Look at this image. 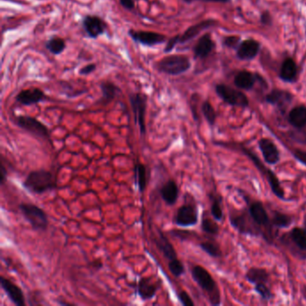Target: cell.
I'll return each mask as SVG.
<instances>
[{"instance_id": "c3c4849f", "label": "cell", "mask_w": 306, "mask_h": 306, "mask_svg": "<svg viewBox=\"0 0 306 306\" xmlns=\"http://www.w3.org/2000/svg\"><path fill=\"white\" fill-rule=\"evenodd\" d=\"M203 2H213V3H222V4H227L229 3L231 0H201Z\"/></svg>"}, {"instance_id": "5b68a950", "label": "cell", "mask_w": 306, "mask_h": 306, "mask_svg": "<svg viewBox=\"0 0 306 306\" xmlns=\"http://www.w3.org/2000/svg\"><path fill=\"white\" fill-rule=\"evenodd\" d=\"M129 103L134 115L136 125L138 126L139 132L142 136L147 133L146 125V115H147V97L146 93L143 92H131L129 95Z\"/></svg>"}, {"instance_id": "7dc6e473", "label": "cell", "mask_w": 306, "mask_h": 306, "mask_svg": "<svg viewBox=\"0 0 306 306\" xmlns=\"http://www.w3.org/2000/svg\"><path fill=\"white\" fill-rule=\"evenodd\" d=\"M91 265H92V268L96 270H101L102 267H103V263H102V260H93L92 262H91Z\"/></svg>"}, {"instance_id": "d6a6232c", "label": "cell", "mask_w": 306, "mask_h": 306, "mask_svg": "<svg viewBox=\"0 0 306 306\" xmlns=\"http://www.w3.org/2000/svg\"><path fill=\"white\" fill-rule=\"evenodd\" d=\"M231 225L237 229L241 233H254L250 227L247 226V219L244 215L231 217Z\"/></svg>"}, {"instance_id": "4dcf8cb0", "label": "cell", "mask_w": 306, "mask_h": 306, "mask_svg": "<svg viewBox=\"0 0 306 306\" xmlns=\"http://www.w3.org/2000/svg\"><path fill=\"white\" fill-rule=\"evenodd\" d=\"M272 224L274 227H277V228H287V227L291 226L292 218L288 214L276 211V212H274V214H273Z\"/></svg>"}, {"instance_id": "7bdbcfd3", "label": "cell", "mask_w": 306, "mask_h": 306, "mask_svg": "<svg viewBox=\"0 0 306 306\" xmlns=\"http://www.w3.org/2000/svg\"><path fill=\"white\" fill-rule=\"evenodd\" d=\"M272 22H273V18H272V15L269 11H264L261 13L260 15V23L263 25L266 26H270L272 25Z\"/></svg>"}, {"instance_id": "ac0fdd59", "label": "cell", "mask_w": 306, "mask_h": 306, "mask_svg": "<svg viewBox=\"0 0 306 306\" xmlns=\"http://www.w3.org/2000/svg\"><path fill=\"white\" fill-rule=\"evenodd\" d=\"M293 99L294 96L291 92L280 89H273L265 97L268 104L276 106L280 110H286L288 105L292 103Z\"/></svg>"}, {"instance_id": "d6986e66", "label": "cell", "mask_w": 306, "mask_h": 306, "mask_svg": "<svg viewBox=\"0 0 306 306\" xmlns=\"http://www.w3.org/2000/svg\"><path fill=\"white\" fill-rule=\"evenodd\" d=\"M214 47L215 45L211 35L209 33L203 34L202 36L199 37L196 45L193 48V54L195 59L205 60L212 53Z\"/></svg>"}, {"instance_id": "1f68e13d", "label": "cell", "mask_w": 306, "mask_h": 306, "mask_svg": "<svg viewBox=\"0 0 306 306\" xmlns=\"http://www.w3.org/2000/svg\"><path fill=\"white\" fill-rule=\"evenodd\" d=\"M201 111L203 116L205 117L206 121L208 122L210 126H214L216 121V112L214 110L213 105L210 104L208 101L203 102L201 105Z\"/></svg>"}, {"instance_id": "8992f818", "label": "cell", "mask_w": 306, "mask_h": 306, "mask_svg": "<svg viewBox=\"0 0 306 306\" xmlns=\"http://www.w3.org/2000/svg\"><path fill=\"white\" fill-rule=\"evenodd\" d=\"M242 150L253 162L254 166L257 167L264 177L267 179L268 183L270 184V189L272 190V192L274 193V195L275 197H277L279 199L285 200L286 199H285V191H284V189L282 188L281 184H280L277 176L275 175V172L271 171L268 167L264 166L257 155L255 153H252L248 148L243 147H242Z\"/></svg>"}, {"instance_id": "484cf974", "label": "cell", "mask_w": 306, "mask_h": 306, "mask_svg": "<svg viewBox=\"0 0 306 306\" xmlns=\"http://www.w3.org/2000/svg\"><path fill=\"white\" fill-rule=\"evenodd\" d=\"M249 212L252 220L259 226H266L269 224L270 217L262 203L260 201L252 203L249 208Z\"/></svg>"}, {"instance_id": "9a60e30c", "label": "cell", "mask_w": 306, "mask_h": 306, "mask_svg": "<svg viewBox=\"0 0 306 306\" xmlns=\"http://www.w3.org/2000/svg\"><path fill=\"white\" fill-rule=\"evenodd\" d=\"M260 150L263 155L266 163L270 165H275L280 160V152L275 143L270 138H263L259 141Z\"/></svg>"}, {"instance_id": "7a4b0ae2", "label": "cell", "mask_w": 306, "mask_h": 306, "mask_svg": "<svg viewBox=\"0 0 306 306\" xmlns=\"http://www.w3.org/2000/svg\"><path fill=\"white\" fill-rule=\"evenodd\" d=\"M154 68L160 73L176 76L189 71L191 68V62L187 56L171 54L155 62Z\"/></svg>"}, {"instance_id": "7c38bea8", "label": "cell", "mask_w": 306, "mask_h": 306, "mask_svg": "<svg viewBox=\"0 0 306 306\" xmlns=\"http://www.w3.org/2000/svg\"><path fill=\"white\" fill-rule=\"evenodd\" d=\"M0 285L14 305L16 306H26L25 294L17 285L4 276L0 277Z\"/></svg>"}, {"instance_id": "8fae6325", "label": "cell", "mask_w": 306, "mask_h": 306, "mask_svg": "<svg viewBox=\"0 0 306 306\" xmlns=\"http://www.w3.org/2000/svg\"><path fill=\"white\" fill-rule=\"evenodd\" d=\"M128 33L135 43H140L141 45L148 47L162 44L168 41L166 35L156 31H137L134 29H130Z\"/></svg>"}, {"instance_id": "d590c367", "label": "cell", "mask_w": 306, "mask_h": 306, "mask_svg": "<svg viewBox=\"0 0 306 306\" xmlns=\"http://www.w3.org/2000/svg\"><path fill=\"white\" fill-rule=\"evenodd\" d=\"M168 268H169L170 272L175 277H180L181 275H184V273H185L184 265L180 260H178L177 258L173 259L171 260H169Z\"/></svg>"}, {"instance_id": "f1b7e54d", "label": "cell", "mask_w": 306, "mask_h": 306, "mask_svg": "<svg viewBox=\"0 0 306 306\" xmlns=\"http://www.w3.org/2000/svg\"><path fill=\"white\" fill-rule=\"evenodd\" d=\"M45 48L53 55H60L67 48V44L64 39L60 36H51L45 43Z\"/></svg>"}, {"instance_id": "836d02e7", "label": "cell", "mask_w": 306, "mask_h": 306, "mask_svg": "<svg viewBox=\"0 0 306 306\" xmlns=\"http://www.w3.org/2000/svg\"><path fill=\"white\" fill-rule=\"evenodd\" d=\"M199 247L210 257L218 258L222 254L219 246L213 242H203L199 245Z\"/></svg>"}, {"instance_id": "d4e9b609", "label": "cell", "mask_w": 306, "mask_h": 306, "mask_svg": "<svg viewBox=\"0 0 306 306\" xmlns=\"http://www.w3.org/2000/svg\"><path fill=\"white\" fill-rule=\"evenodd\" d=\"M155 245L168 260H171L177 258V252L175 251L173 245H171L169 239L166 237V234L161 231H159L158 237L155 239Z\"/></svg>"}, {"instance_id": "74e56055", "label": "cell", "mask_w": 306, "mask_h": 306, "mask_svg": "<svg viewBox=\"0 0 306 306\" xmlns=\"http://www.w3.org/2000/svg\"><path fill=\"white\" fill-rule=\"evenodd\" d=\"M255 291L257 292V294H260V296L265 301H270L273 294L271 293L270 288L267 287L266 283H259L255 285Z\"/></svg>"}, {"instance_id": "ba28073f", "label": "cell", "mask_w": 306, "mask_h": 306, "mask_svg": "<svg viewBox=\"0 0 306 306\" xmlns=\"http://www.w3.org/2000/svg\"><path fill=\"white\" fill-rule=\"evenodd\" d=\"M214 90L218 97H220L226 104L241 108H247L249 106V99L245 92L225 84L216 85Z\"/></svg>"}, {"instance_id": "f546056e", "label": "cell", "mask_w": 306, "mask_h": 306, "mask_svg": "<svg viewBox=\"0 0 306 306\" xmlns=\"http://www.w3.org/2000/svg\"><path fill=\"white\" fill-rule=\"evenodd\" d=\"M290 236L296 245L302 251H306V229L300 227H294L292 229Z\"/></svg>"}, {"instance_id": "277c9868", "label": "cell", "mask_w": 306, "mask_h": 306, "mask_svg": "<svg viewBox=\"0 0 306 306\" xmlns=\"http://www.w3.org/2000/svg\"><path fill=\"white\" fill-rule=\"evenodd\" d=\"M19 209L31 228L35 231H45L49 227V217L45 211L31 203H22Z\"/></svg>"}, {"instance_id": "7402d4cb", "label": "cell", "mask_w": 306, "mask_h": 306, "mask_svg": "<svg viewBox=\"0 0 306 306\" xmlns=\"http://www.w3.org/2000/svg\"><path fill=\"white\" fill-rule=\"evenodd\" d=\"M160 195L168 206H173L179 198V187L174 180H168L160 189Z\"/></svg>"}, {"instance_id": "5bb4252c", "label": "cell", "mask_w": 306, "mask_h": 306, "mask_svg": "<svg viewBox=\"0 0 306 306\" xmlns=\"http://www.w3.org/2000/svg\"><path fill=\"white\" fill-rule=\"evenodd\" d=\"M260 47V43L254 39L245 40L236 49V55L241 61H252L259 54Z\"/></svg>"}, {"instance_id": "f35d334b", "label": "cell", "mask_w": 306, "mask_h": 306, "mask_svg": "<svg viewBox=\"0 0 306 306\" xmlns=\"http://www.w3.org/2000/svg\"><path fill=\"white\" fill-rule=\"evenodd\" d=\"M242 39L238 35H229V36L225 37L223 44L229 48V49H238L240 44L242 43Z\"/></svg>"}, {"instance_id": "3957f363", "label": "cell", "mask_w": 306, "mask_h": 306, "mask_svg": "<svg viewBox=\"0 0 306 306\" xmlns=\"http://www.w3.org/2000/svg\"><path fill=\"white\" fill-rule=\"evenodd\" d=\"M191 275L199 288L208 293L210 304L212 306H219L221 303L220 293L213 276L210 275L208 270L202 266L197 265L191 270Z\"/></svg>"}, {"instance_id": "b9f144b4", "label": "cell", "mask_w": 306, "mask_h": 306, "mask_svg": "<svg viewBox=\"0 0 306 306\" xmlns=\"http://www.w3.org/2000/svg\"><path fill=\"white\" fill-rule=\"evenodd\" d=\"M95 70H96V64L90 63V64H87L86 66H84L83 68H80L79 75H81V76H87V75H90L92 72H94Z\"/></svg>"}, {"instance_id": "9c48e42d", "label": "cell", "mask_w": 306, "mask_h": 306, "mask_svg": "<svg viewBox=\"0 0 306 306\" xmlns=\"http://www.w3.org/2000/svg\"><path fill=\"white\" fill-rule=\"evenodd\" d=\"M199 220V211L195 204L185 203L178 208L174 216L175 225L180 227H190L196 226Z\"/></svg>"}, {"instance_id": "e0dca14e", "label": "cell", "mask_w": 306, "mask_h": 306, "mask_svg": "<svg viewBox=\"0 0 306 306\" xmlns=\"http://www.w3.org/2000/svg\"><path fill=\"white\" fill-rule=\"evenodd\" d=\"M217 25V22L214 19H207L203 20L199 23H197L195 25L190 26L186 31H184L183 34H180V44H184L191 41L195 37L198 36L201 31L207 30L208 28Z\"/></svg>"}, {"instance_id": "4fadbf2b", "label": "cell", "mask_w": 306, "mask_h": 306, "mask_svg": "<svg viewBox=\"0 0 306 306\" xmlns=\"http://www.w3.org/2000/svg\"><path fill=\"white\" fill-rule=\"evenodd\" d=\"M47 99L45 92L38 87H31L29 89L22 90L16 94L15 101L25 106H31L40 104Z\"/></svg>"}, {"instance_id": "2e32d148", "label": "cell", "mask_w": 306, "mask_h": 306, "mask_svg": "<svg viewBox=\"0 0 306 306\" xmlns=\"http://www.w3.org/2000/svg\"><path fill=\"white\" fill-rule=\"evenodd\" d=\"M158 288V283L153 281L152 277H141L137 284V294L141 300H151L155 296Z\"/></svg>"}, {"instance_id": "bcb514c9", "label": "cell", "mask_w": 306, "mask_h": 306, "mask_svg": "<svg viewBox=\"0 0 306 306\" xmlns=\"http://www.w3.org/2000/svg\"><path fill=\"white\" fill-rule=\"evenodd\" d=\"M121 5L122 6L124 9L128 10V11H131L135 8V2L134 0H119Z\"/></svg>"}, {"instance_id": "6da1fadb", "label": "cell", "mask_w": 306, "mask_h": 306, "mask_svg": "<svg viewBox=\"0 0 306 306\" xmlns=\"http://www.w3.org/2000/svg\"><path fill=\"white\" fill-rule=\"evenodd\" d=\"M23 186L32 194H43L57 188L56 178L51 171L41 169L32 171L25 178Z\"/></svg>"}, {"instance_id": "30bf717a", "label": "cell", "mask_w": 306, "mask_h": 306, "mask_svg": "<svg viewBox=\"0 0 306 306\" xmlns=\"http://www.w3.org/2000/svg\"><path fill=\"white\" fill-rule=\"evenodd\" d=\"M82 27L87 36L91 39H97L106 32L108 25L98 15H86L82 20Z\"/></svg>"}, {"instance_id": "ffe728a7", "label": "cell", "mask_w": 306, "mask_h": 306, "mask_svg": "<svg viewBox=\"0 0 306 306\" xmlns=\"http://www.w3.org/2000/svg\"><path fill=\"white\" fill-rule=\"evenodd\" d=\"M258 73H252L248 70H241L234 76L233 84L241 90H251L258 82Z\"/></svg>"}, {"instance_id": "603a6c76", "label": "cell", "mask_w": 306, "mask_h": 306, "mask_svg": "<svg viewBox=\"0 0 306 306\" xmlns=\"http://www.w3.org/2000/svg\"><path fill=\"white\" fill-rule=\"evenodd\" d=\"M288 122L295 129H303L306 126V106L298 105L289 111Z\"/></svg>"}, {"instance_id": "8d00e7d4", "label": "cell", "mask_w": 306, "mask_h": 306, "mask_svg": "<svg viewBox=\"0 0 306 306\" xmlns=\"http://www.w3.org/2000/svg\"><path fill=\"white\" fill-rule=\"evenodd\" d=\"M211 199H212L211 214L213 215L215 220L221 221L223 219V214H224L222 206H221V199L213 197Z\"/></svg>"}, {"instance_id": "52a82bcc", "label": "cell", "mask_w": 306, "mask_h": 306, "mask_svg": "<svg viewBox=\"0 0 306 306\" xmlns=\"http://www.w3.org/2000/svg\"><path fill=\"white\" fill-rule=\"evenodd\" d=\"M15 123L20 129H24L35 138L44 140L50 139V131L48 127L34 117L19 115L15 118Z\"/></svg>"}, {"instance_id": "44dd1931", "label": "cell", "mask_w": 306, "mask_h": 306, "mask_svg": "<svg viewBox=\"0 0 306 306\" xmlns=\"http://www.w3.org/2000/svg\"><path fill=\"white\" fill-rule=\"evenodd\" d=\"M298 76V66L292 58H287L282 62L279 77L282 81L287 83L294 82Z\"/></svg>"}, {"instance_id": "ee69618b", "label": "cell", "mask_w": 306, "mask_h": 306, "mask_svg": "<svg viewBox=\"0 0 306 306\" xmlns=\"http://www.w3.org/2000/svg\"><path fill=\"white\" fill-rule=\"evenodd\" d=\"M293 155H294V158L297 160L298 162H300L301 164H303L304 166H306V151L296 149L295 151H294Z\"/></svg>"}, {"instance_id": "681fc988", "label": "cell", "mask_w": 306, "mask_h": 306, "mask_svg": "<svg viewBox=\"0 0 306 306\" xmlns=\"http://www.w3.org/2000/svg\"><path fill=\"white\" fill-rule=\"evenodd\" d=\"M185 3H187V4H190V3H192V2H194V1H196V0H184Z\"/></svg>"}, {"instance_id": "83f0119b", "label": "cell", "mask_w": 306, "mask_h": 306, "mask_svg": "<svg viewBox=\"0 0 306 306\" xmlns=\"http://www.w3.org/2000/svg\"><path fill=\"white\" fill-rule=\"evenodd\" d=\"M245 277L251 284L256 285L259 283H267L269 281L270 275H269L268 271L264 269L251 268L247 271Z\"/></svg>"}, {"instance_id": "ab89813d", "label": "cell", "mask_w": 306, "mask_h": 306, "mask_svg": "<svg viewBox=\"0 0 306 306\" xmlns=\"http://www.w3.org/2000/svg\"><path fill=\"white\" fill-rule=\"evenodd\" d=\"M178 299L181 302V304L184 306H194L195 304L193 300L191 299L190 294H188L186 291H182L180 294H178Z\"/></svg>"}, {"instance_id": "60d3db41", "label": "cell", "mask_w": 306, "mask_h": 306, "mask_svg": "<svg viewBox=\"0 0 306 306\" xmlns=\"http://www.w3.org/2000/svg\"><path fill=\"white\" fill-rule=\"evenodd\" d=\"M179 40H180V34L168 39V41L166 42V45L164 49V51L166 53L171 52V50L176 47V45L179 44Z\"/></svg>"}, {"instance_id": "cb8c5ba5", "label": "cell", "mask_w": 306, "mask_h": 306, "mask_svg": "<svg viewBox=\"0 0 306 306\" xmlns=\"http://www.w3.org/2000/svg\"><path fill=\"white\" fill-rule=\"evenodd\" d=\"M100 88L103 94L101 99L102 104H110V102L116 98L119 93L122 92V89L110 81H103L100 84Z\"/></svg>"}, {"instance_id": "e575fe53", "label": "cell", "mask_w": 306, "mask_h": 306, "mask_svg": "<svg viewBox=\"0 0 306 306\" xmlns=\"http://www.w3.org/2000/svg\"><path fill=\"white\" fill-rule=\"evenodd\" d=\"M201 229L204 233L211 234V235H216L219 233V227L217 226V224L208 217L203 218L201 222Z\"/></svg>"}, {"instance_id": "f6af8a7d", "label": "cell", "mask_w": 306, "mask_h": 306, "mask_svg": "<svg viewBox=\"0 0 306 306\" xmlns=\"http://www.w3.org/2000/svg\"><path fill=\"white\" fill-rule=\"evenodd\" d=\"M6 179H7V169L5 166V163L1 161V166H0V184L3 186L6 184Z\"/></svg>"}, {"instance_id": "4316f807", "label": "cell", "mask_w": 306, "mask_h": 306, "mask_svg": "<svg viewBox=\"0 0 306 306\" xmlns=\"http://www.w3.org/2000/svg\"><path fill=\"white\" fill-rule=\"evenodd\" d=\"M135 172V183L138 186V189L140 193H143L147 189L148 178H147V166L140 163L136 164L134 168Z\"/></svg>"}]
</instances>
